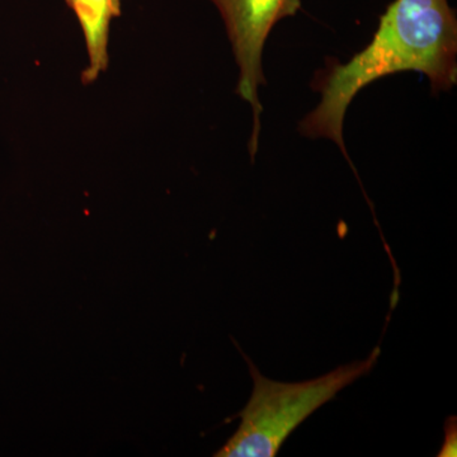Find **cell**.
<instances>
[{
	"instance_id": "obj_1",
	"label": "cell",
	"mask_w": 457,
	"mask_h": 457,
	"mask_svg": "<svg viewBox=\"0 0 457 457\" xmlns=\"http://www.w3.org/2000/svg\"><path fill=\"white\" fill-rule=\"evenodd\" d=\"M402 71L425 74L435 95L457 83V18L447 0H394L380 17L371 42L345 64L328 66L314 83L320 102L300 123L312 139L341 147L345 112L360 90Z\"/></svg>"
},
{
	"instance_id": "obj_2",
	"label": "cell",
	"mask_w": 457,
	"mask_h": 457,
	"mask_svg": "<svg viewBox=\"0 0 457 457\" xmlns=\"http://www.w3.org/2000/svg\"><path fill=\"white\" fill-rule=\"evenodd\" d=\"M376 347L368 359L348 363L328 374L303 381L278 383L261 374L245 357L254 387L246 407L240 411V425L216 457H272L306 418L335 398L337 394L370 374L380 356Z\"/></svg>"
},
{
	"instance_id": "obj_3",
	"label": "cell",
	"mask_w": 457,
	"mask_h": 457,
	"mask_svg": "<svg viewBox=\"0 0 457 457\" xmlns=\"http://www.w3.org/2000/svg\"><path fill=\"white\" fill-rule=\"evenodd\" d=\"M227 27L233 47L239 80L237 93L253 110V131L249 153L254 158L261 131V86L266 83L262 71V55L273 27L286 17L295 16L302 8V0H212Z\"/></svg>"
},
{
	"instance_id": "obj_4",
	"label": "cell",
	"mask_w": 457,
	"mask_h": 457,
	"mask_svg": "<svg viewBox=\"0 0 457 457\" xmlns=\"http://www.w3.org/2000/svg\"><path fill=\"white\" fill-rule=\"evenodd\" d=\"M82 27L88 66L83 71V84H92L108 68V38L113 18L121 14L122 0H66Z\"/></svg>"
},
{
	"instance_id": "obj_5",
	"label": "cell",
	"mask_w": 457,
	"mask_h": 457,
	"mask_svg": "<svg viewBox=\"0 0 457 457\" xmlns=\"http://www.w3.org/2000/svg\"><path fill=\"white\" fill-rule=\"evenodd\" d=\"M457 422L456 417L447 418L445 423V441L442 445L440 457H455L457 455Z\"/></svg>"
}]
</instances>
